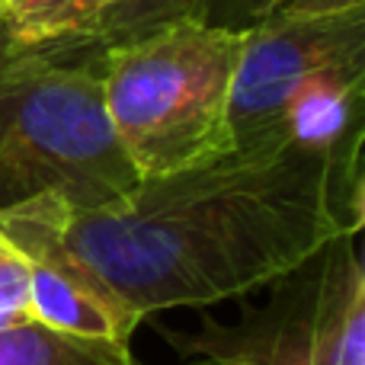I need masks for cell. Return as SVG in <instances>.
<instances>
[{
  "label": "cell",
  "mask_w": 365,
  "mask_h": 365,
  "mask_svg": "<svg viewBox=\"0 0 365 365\" xmlns=\"http://www.w3.org/2000/svg\"><path fill=\"white\" fill-rule=\"evenodd\" d=\"M362 148L227 151L141 180L106 208L61 205L58 231L77 263L135 317L205 308L295 272L362 231Z\"/></svg>",
  "instance_id": "1"
},
{
  "label": "cell",
  "mask_w": 365,
  "mask_h": 365,
  "mask_svg": "<svg viewBox=\"0 0 365 365\" xmlns=\"http://www.w3.org/2000/svg\"><path fill=\"white\" fill-rule=\"evenodd\" d=\"M138 182L106 113L100 55L0 48V212L38 195L90 212L122 202Z\"/></svg>",
  "instance_id": "2"
},
{
  "label": "cell",
  "mask_w": 365,
  "mask_h": 365,
  "mask_svg": "<svg viewBox=\"0 0 365 365\" xmlns=\"http://www.w3.org/2000/svg\"><path fill=\"white\" fill-rule=\"evenodd\" d=\"M244 29L182 19L100 51L103 100L141 180L234 151L227 106Z\"/></svg>",
  "instance_id": "3"
},
{
  "label": "cell",
  "mask_w": 365,
  "mask_h": 365,
  "mask_svg": "<svg viewBox=\"0 0 365 365\" xmlns=\"http://www.w3.org/2000/svg\"><path fill=\"white\" fill-rule=\"evenodd\" d=\"M353 240H334L282 276L269 304L240 327L212 324L202 336H182L180 346L257 365H365V272Z\"/></svg>",
  "instance_id": "4"
},
{
  "label": "cell",
  "mask_w": 365,
  "mask_h": 365,
  "mask_svg": "<svg viewBox=\"0 0 365 365\" xmlns=\"http://www.w3.org/2000/svg\"><path fill=\"white\" fill-rule=\"evenodd\" d=\"M359 61H365V10L247 26L227 106L234 151L282 148L279 122L292 93L317 71Z\"/></svg>",
  "instance_id": "5"
},
{
  "label": "cell",
  "mask_w": 365,
  "mask_h": 365,
  "mask_svg": "<svg viewBox=\"0 0 365 365\" xmlns=\"http://www.w3.org/2000/svg\"><path fill=\"white\" fill-rule=\"evenodd\" d=\"M61 205L58 195H38L19 208L0 212V231L29 259L32 321L87 340L128 343L141 317L103 289L68 250L58 231Z\"/></svg>",
  "instance_id": "6"
},
{
  "label": "cell",
  "mask_w": 365,
  "mask_h": 365,
  "mask_svg": "<svg viewBox=\"0 0 365 365\" xmlns=\"http://www.w3.org/2000/svg\"><path fill=\"white\" fill-rule=\"evenodd\" d=\"M122 0H4L0 48H42L90 36Z\"/></svg>",
  "instance_id": "7"
},
{
  "label": "cell",
  "mask_w": 365,
  "mask_h": 365,
  "mask_svg": "<svg viewBox=\"0 0 365 365\" xmlns=\"http://www.w3.org/2000/svg\"><path fill=\"white\" fill-rule=\"evenodd\" d=\"M0 365H132L128 343L87 340L38 321L0 330Z\"/></svg>",
  "instance_id": "8"
},
{
  "label": "cell",
  "mask_w": 365,
  "mask_h": 365,
  "mask_svg": "<svg viewBox=\"0 0 365 365\" xmlns=\"http://www.w3.org/2000/svg\"><path fill=\"white\" fill-rule=\"evenodd\" d=\"M215 0H122L113 13L103 16L90 36L77 38V42H58L61 48L71 51H100L113 48V45L132 42L138 36L160 29V26L182 23V19H208Z\"/></svg>",
  "instance_id": "9"
},
{
  "label": "cell",
  "mask_w": 365,
  "mask_h": 365,
  "mask_svg": "<svg viewBox=\"0 0 365 365\" xmlns=\"http://www.w3.org/2000/svg\"><path fill=\"white\" fill-rule=\"evenodd\" d=\"M0 314H29V259L0 231Z\"/></svg>",
  "instance_id": "10"
},
{
  "label": "cell",
  "mask_w": 365,
  "mask_h": 365,
  "mask_svg": "<svg viewBox=\"0 0 365 365\" xmlns=\"http://www.w3.org/2000/svg\"><path fill=\"white\" fill-rule=\"evenodd\" d=\"M365 10V0H257V19H304V16H336V13Z\"/></svg>",
  "instance_id": "11"
},
{
  "label": "cell",
  "mask_w": 365,
  "mask_h": 365,
  "mask_svg": "<svg viewBox=\"0 0 365 365\" xmlns=\"http://www.w3.org/2000/svg\"><path fill=\"white\" fill-rule=\"evenodd\" d=\"M180 365H257L253 359H244V356H225V353H202L189 362H180Z\"/></svg>",
  "instance_id": "12"
},
{
  "label": "cell",
  "mask_w": 365,
  "mask_h": 365,
  "mask_svg": "<svg viewBox=\"0 0 365 365\" xmlns=\"http://www.w3.org/2000/svg\"><path fill=\"white\" fill-rule=\"evenodd\" d=\"M23 321H29V314H0V330L13 327V324H23Z\"/></svg>",
  "instance_id": "13"
},
{
  "label": "cell",
  "mask_w": 365,
  "mask_h": 365,
  "mask_svg": "<svg viewBox=\"0 0 365 365\" xmlns=\"http://www.w3.org/2000/svg\"><path fill=\"white\" fill-rule=\"evenodd\" d=\"M0 32H4V0H0Z\"/></svg>",
  "instance_id": "14"
}]
</instances>
